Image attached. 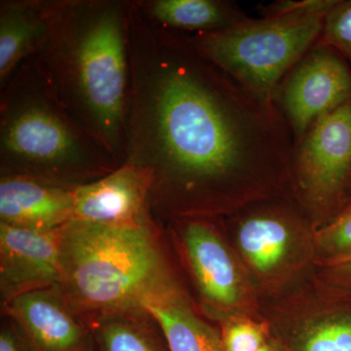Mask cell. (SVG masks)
Masks as SVG:
<instances>
[{"instance_id": "cell-1", "label": "cell", "mask_w": 351, "mask_h": 351, "mask_svg": "<svg viewBox=\"0 0 351 351\" xmlns=\"http://www.w3.org/2000/svg\"><path fill=\"white\" fill-rule=\"evenodd\" d=\"M126 159L151 193L233 202L269 195L293 175L295 142L276 105L260 100L193 45L126 9Z\"/></svg>"}, {"instance_id": "cell-2", "label": "cell", "mask_w": 351, "mask_h": 351, "mask_svg": "<svg viewBox=\"0 0 351 351\" xmlns=\"http://www.w3.org/2000/svg\"><path fill=\"white\" fill-rule=\"evenodd\" d=\"M127 2L45 1L47 32L34 55L58 98L104 151L126 159Z\"/></svg>"}, {"instance_id": "cell-3", "label": "cell", "mask_w": 351, "mask_h": 351, "mask_svg": "<svg viewBox=\"0 0 351 351\" xmlns=\"http://www.w3.org/2000/svg\"><path fill=\"white\" fill-rule=\"evenodd\" d=\"M0 154L8 176L52 184L121 166L69 114L34 56L1 89Z\"/></svg>"}, {"instance_id": "cell-4", "label": "cell", "mask_w": 351, "mask_h": 351, "mask_svg": "<svg viewBox=\"0 0 351 351\" xmlns=\"http://www.w3.org/2000/svg\"><path fill=\"white\" fill-rule=\"evenodd\" d=\"M66 301L104 313L144 311L178 291L147 225L106 226L73 219L60 230Z\"/></svg>"}, {"instance_id": "cell-5", "label": "cell", "mask_w": 351, "mask_h": 351, "mask_svg": "<svg viewBox=\"0 0 351 351\" xmlns=\"http://www.w3.org/2000/svg\"><path fill=\"white\" fill-rule=\"evenodd\" d=\"M339 0H284L221 31L189 36L193 45L245 89L276 105L279 83L320 38Z\"/></svg>"}, {"instance_id": "cell-6", "label": "cell", "mask_w": 351, "mask_h": 351, "mask_svg": "<svg viewBox=\"0 0 351 351\" xmlns=\"http://www.w3.org/2000/svg\"><path fill=\"white\" fill-rule=\"evenodd\" d=\"M292 173L300 195L314 213L335 218L348 205L345 198L351 184V101L309 127L295 145Z\"/></svg>"}, {"instance_id": "cell-7", "label": "cell", "mask_w": 351, "mask_h": 351, "mask_svg": "<svg viewBox=\"0 0 351 351\" xmlns=\"http://www.w3.org/2000/svg\"><path fill=\"white\" fill-rule=\"evenodd\" d=\"M279 96L295 147L316 120L351 101L350 69L337 51L315 45L289 71Z\"/></svg>"}, {"instance_id": "cell-8", "label": "cell", "mask_w": 351, "mask_h": 351, "mask_svg": "<svg viewBox=\"0 0 351 351\" xmlns=\"http://www.w3.org/2000/svg\"><path fill=\"white\" fill-rule=\"evenodd\" d=\"M60 230L41 232L0 223V284L5 302L24 293L60 287Z\"/></svg>"}, {"instance_id": "cell-9", "label": "cell", "mask_w": 351, "mask_h": 351, "mask_svg": "<svg viewBox=\"0 0 351 351\" xmlns=\"http://www.w3.org/2000/svg\"><path fill=\"white\" fill-rule=\"evenodd\" d=\"M60 289L32 291L5 302L29 351H92L89 337Z\"/></svg>"}, {"instance_id": "cell-10", "label": "cell", "mask_w": 351, "mask_h": 351, "mask_svg": "<svg viewBox=\"0 0 351 351\" xmlns=\"http://www.w3.org/2000/svg\"><path fill=\"white\" fill-rule=\"evenodd\" d=\"M151 186L147 171L123 163L105 177L73 189V219L106 226L147 225Z\"/></svg>"}, {"instance_id": "cell-11", "label": "cell", "mask_w": 351, "mask_h": 351, "mask_svg": "<svg viewBox=\"0 0 351 351\" xmlns=\"http://www.w3.org/2000/svg\"><path fill=\"white\" fill-rule=\"evenodd\" d=\"M184 244L201 295L219 311L243 304L246 286L232 254L206 223L191 221L184 228Z\"/></svg>"}, {"instance_id": "cell-12", "label": "cell", "mask_w": 351, "mask_h": 351, "mask_svg": "<svg viewBox=\"0 0 351 351\" xmlns=\"http://www.w3.org/2000/svg\"><path fill=\"white\" fill-rule=\"evenodd\" d=\"M73 189L31 178L3 176L0 182L1 223L57 232L75 219Z\"/></svg>"}, {"instance_id": "cell-13", "label": "cell", "mask_w": 351, "mask_h": 351, "mask_svg": "<svg viewBox=\"0 0 351 351\" xmlns=\"http://www.w3.org/2000/svg\"><path fill=\"white\" fill-rule=\"evenodd\" d=\"M272 336L283 351H351V292L331 286L319 313Z\"/></svg>"}, {"instance_id": "cell-14", "label": "cell", "mask_w": 351, "mask_h": 351, "mask_svg": "<svg viewBox=\"0 0 351 351\" xmlns=\"http://www.w3.org/2000/svg\"><path fill=\"white\" fill-rule=\"evenodd\" d=\"M47 32L45 1H2L0 84L5 86L23 62L34 56Z\"/></svg>"}, {"instance_id": "cell-15", "label": "cell", "mask_w": 351, "mask_h": 351, "mask_svg": "<svg viewBox=\"0 0 351 351\" xmlns=\"http://www.w3.org/2000/svg\"><path fill=\"white\" fill-rule=\"evenodd\" d=\"M293 237V223L288 216L280 212L261 211L242 219L237 242L252 269L261 276H269L287 260Z\"/></svg>"}, {"instance_id": "cell-16", "label": "cell", "mask_w": 351, "mask_h": 351, "mask_svg": "<svg viewBox=\"0 0 351 351\" xmlns=\"http://www.w3.org/2000/svg\"><path fill=\"white\" fill-rule=\"evenodd\" d=\"M144 311L162 330L169 351H223L221 332L193 313L179 290L149 300Z\"/></svg>"}, {"instance_id": "cell-17", "label": "cell", "mask_w": 351, "mask_h": 351, "mask_svg": "<svg viewBox=\"0 0 351 351\" xmlns=\"http://www.w3.org/2000/svg\"><path fill=\"white\" fill-rule=\"evenodd\" d=\"M141 4L152 19L176 32L221 31L247 18L232 4L215 0H156Z\"/></svg>"}, {"instance_id": "cell-18", "label": "cell", "mask_w": 351, "mask_h": 351, "mask_svg": "<svg viewBox=\"0 0 351 351\" xmlns=\"http://www.w3.org/2000/svg\"><path fill=\"white\" fill-rule=\"evenodd\" d=\"M97 341L100 351H162L149 332L129 321L106 320Z\"/></svg>"}, {"instance_id": "cell-19", "label": "cell", "mask_w": 351, "mask_h": 351, "mask_svg": "<svg viewBox=\"0 0 351 351\" xmlns=\"http://www.w3.org/2000/svg\"><path fill=\"white\" fill-rule=\"evenodd\" d=\"M316 239L325 263L351 257V201L321 228Z\"/></svg>"}, {"instance_id": "cell-20", "label": "cell", "mask_w": 351, "mask_h": 351, "mask_svg": "<svg viewBox=\"0 0 351 351\" xmlns=\"http://www.w3.org/2000/svg\"><path fill=\"white\" fill-rule=\"evenodd\" d=\"M270 338L269 328L247 318L226 321L221 332L223 351H258Z\"/></svg>"}, {"instance_id": "cell-21", "label": "cell", "mask_w": 351, "mask_h": 351, "mask_svg": "<svg viewBox=\"0 0 351 351\" xmlns=\"http://www.w3.org/2000/svg\"><path fill=\"white\" fill-rule=\"evenodd\" d=\"M317 46H327L351 64V0L338 1L325 19Z\"/></svg>"}, {"instance_id": "cell-22", "label": "cell", "mask_w": 351, "mask_h": 351, "mask_svg": "<svg viewBox=\"0 0 351 351\" xmlns=\"http://www.w3.org/2000/svg\"><path fill=\"white\" fill-rule=\"evenodd\" d=\"M325 276L330 285L351 292V257L326 263Z\"/></svg>"}, {"instance_id": "cell-23", "label": "cell", "mask_w": 351, "mask_h": 351, "mask_svg": "<svg viewBox=\"0 0 351 351\" xmlns=\"http://www.w3.org/2000/svg\"><path fill=\"white\" fill-rule=\"evenodd\" d=\"M0 351H29L18 331L2 330L0 335Z\"/></svg>"}, {"instance_id": "cell-24", "label": "cell", "mask_w": 351, "mask_h": 351, "mask_svg": "<svg viewBox=\"0 0 351 351\" xmlns=\"http://www.w3.org/2000/svg\"><path fill=\"white\" fill-rule=\"evenodd\" d=\"M258 351H283V348L280 343H279V341L271 334V338L267 341V345Z\"/></svg>"}]
</instances>
